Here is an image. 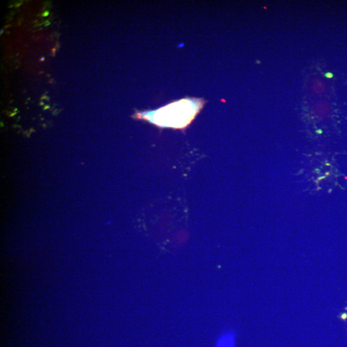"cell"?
I'll return each instance as SVG.
<instances>
[{"label":"cell","mask_w":347,"mask_h":347,"mask_svg":"<svg viewBox=\"0 0 347 347\" xmlns=\"http://www.w3.org/2000/svg\"><path fill=\"white\" fill-rule=\"evenodd\" d=\"M203 104L200 100L183 99L156 112L138 113L137 116L160 127L184 128L194 119Z\"/></svg>","instance_id":"cell-1"},{"label":"cell","mask_w":347,"mask_h":347,"mask_svg":"<svg viewBox=\"0 0 347 347\" xmlns=\"http://www.w3.org/2000/svg\"><path fill=\"white\" fill-rule=\"evenodd\" d=\"M216 347H235V334L232 330L226 331L217 339Z\"/></svg>","instance_id":"cell-2"},{"label":"cell","mask_w":347,"mask_h":347,"mask_svg":"<svg viewBox=\"0 0 347 347\" xmlns=\"http://www.w3.org/2000/svg\"><path fill=\"white\" fill-rule=\"evenodd\" d=\"M325 76L328 79L332 78L333 77V74L331 73H326Z\"/></svg>","instance_id":"cell-3"}]
</instances>
